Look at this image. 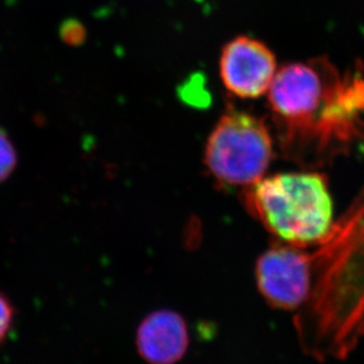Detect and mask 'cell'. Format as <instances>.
I'll return each instance as SVG.
<instances>
[{"label":"cell","instance_id":"obj_9","mask_svg":"<svg viewBox=\"0 0 364 364\" xmlns=\"http://www.w3.org/2000/svg\"><path fill=\"white\" fill-rule=\"evenodd\" d=\"M16 317V309L10 299L0 291V346L5 342L12 330Z\"/></svg>","mask_w":364,"mask_h":364},{"label":"cell","instance_id":"obj_7","mask_svg":"<svg viewBox=\"0 0 364 364\" xmlns=\"http://www.w3.org/2000/svg\"><path fill=\"white\" fill-rule=\"evenodd\" d=\"M189 330L182 315L173 310H156L138 326L136 348L149 364H176L189 348Z\"/></svg>","mask_w":364,"mask_h":364},{"label":"cell","instance_id":"obj_3","mask_svg":"<svg viewBox=\"0 0 364 364\" xmlns=\"http://www.w3.org/2000/svg\"><path fill=\"white\" fill-rule=\"evenodd\" d=\"M287 159L316 170L364 149V65L333 73L323 100L301 125L279 136Z\"/></svg>","mask_w":364,"mask_h":364},{"label":"cell","instance_id":"obj_1","mask_svg":"<svg viewBox=\"0 0 364 364\" xmlns=\"http://www.w3.org/2000/svg\"><path fill=\"white\" fill-rule=\"evenodd\" d=\"M304 254L308 295L295 313L301 347L318 361L344 358L364 335V189Z\"/></svg>","mask_w":364,"mask_h":364},{"label":"cell","instance_id":"obj_6","mask_svg":"<svg viewBox=\"0 0 364 364\" xmlns=\"http://www.w3.org/2000/svg\"><path fill=\"white\" fill-rule=\"evenodd\" d=\"M277 73L275 55L263 41L240 36L224 45L220 76L229 92L240 98H258L268 92Z\"/></svg>","mask_w":364,"mask_h":364},{"label":"cell","instance_id":"obj_8","mask_svg":"<svg viewBox=\"0 0 364 364\" xmlns=\"http://www.w3.org/2000/svg\"><path fill=\"white\" fill-rule=\"evenodd\" d=\"M18 154L9 134L0 129V183L6 181L17 168Z\"/></svg>","mask_w":364,"mask_h":364},{"label":"cell","instance_id":"obj_2","mask_svg":"<svg viewBox=\"0 0 364 364\" xmlns=\"http://www.w3.org/2000/svg\"><path fill=\"white\" fill-rule=\"evenodd\" d=\"M243 204L265 230L292 247L316 245L335 223L328 177L317 170L263 177L243 189Z\"/></svg>","mask_w":364,"mask_h":364},{"label":"cell","instance_id":"obj_10","mask_svg":"<svg viewBox=\"0 0 364 364\" xmlns=\"http://www.w3.org/2000/svg\"><path fill=\"white\" fill-rule=\"evenodd\" d=\"M63 41L69 45H80L85 39V28L77 21H68L60 30Z\"/></svg>","mask_w":364,"mask_h":364},{"label":"cell","instance_id":"obj_4","mask_svg":"<svg viewBox=\"0 0 364 364\" xmlns=\"http://www.w3.org/2000/svg\"><path fill=\"white\" fill-rule=\"evenodd\" d=\"M274 141L264 122L240 110L218 119L206 141L204 165L217 186L247 189L265 177Z\"/></svg>","mask_w":364,"mask_h":364},{"label":"cell","instance_id":"obj_5","mask_svg":"<svg viewBox=\"0 0 364 364\" xmlns=\"http://www.w3.org/2000/svg\"><path fill=\"white\" fill-rule=\"evenodd\" d=\"M258 291L272 308L297 313L308 295V272L303 247L274 244L255 267Z\"/></svg>","mask_w":364,"mask_h":364}]
</instances>
